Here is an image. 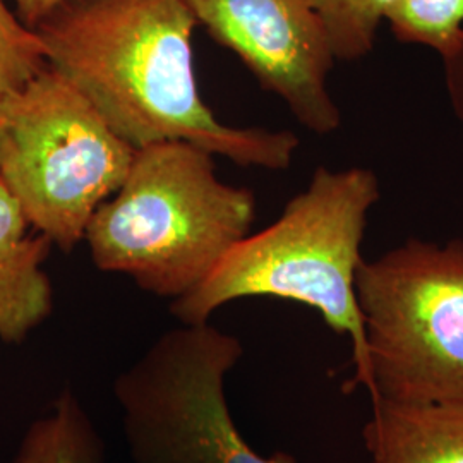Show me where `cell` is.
Listing matches in <instances>:
<instances>
[{"instance_id": "1", "label": "cell", "mask_w": 463, "mask_h": 463, "mask_svg": "<svg viewBox=\"0 0 463 463\" xmlns=\"http://www.w3.org/2000/svg\"><path fill=\"white\" fill-rule=\"evenodd\" d=\"M185 0H66L33 28L47 66L133 148L184 141L242 166L287 170L288 131L222 124L201 99Z\"/></svg>"}, {"instance_id": "2", "label": "cell", "mask_w": 463, "mask_h": 463, "mask_svg": "<svg viewBox=\"0 0 463 463\" xmlns=\"http://www.w3.org/2000/svg\"><path fill=\"white\" fill-rule=\"evenodd\" d=\"M380 201V181L369 168H316L309 185L290 199L277 222L249 233L193 292L175 298L183 325L208 323L237 298H275L306 304L338 335H347L355 374L376 398L355 279L367 216Z\"/></svg>"}, {"instance_id": "3", "label": "cell", "mask_w": 463, "mask_h": 463, "mask_svg": "<svg viewBox=\"0 0 463 463\" xmlns=\"http://www.w3.org/2000/svg\"><path fill=\"white\" fill-rule=\"evenodd\" d=\"M213 158L184 141L136 149L126 181L86 227L99 271L174 300L206 280L256 218L254 194L222 183Z\"/></svg>"}, {"instance_id": "4", "label": "cell", "mask_w": 463, "mask_h": 463, "mask_svg": "<svg viewBox=\"0 0 463 463\" xmlns=\"http://www.w3.org/2000/svg\"><path fill=\"white\" fill-rule=\"evenodd\" d=\"M136 148L49 66L0 103V181L36 233L71 252Z\"/></svg>"}, {"instance_id": "5", "label": "cell", "mask_w": 463, "mask_h": 463, "mask_svg": "<svg viewBox=\"0 0 463 463\" xmlns=\"http://www.w3.org/2000/svg\"><path fill=\"white\" fill-rule=\"evenodd\" d=\"M376 400L463 402V241L409 239L357 269Z\"/></svg>"}, {"instance_id": "6", "label": "cell", "mask_w": 463, "mask_h": 463, "mask_svg": "<svg viewBox=\"0 0 463 463\" xmlns=\"http://www.w3.org/2000/svg\"><path fill=\"white\" fill-rule=\"evenodd\" d=\"M242 342L213 325L166 331L114 381L133 463H298L261 457L237 430L225 395Z\"/></svg>"}, {"instance_id": "7", "label": "cell", "mask_w": 463, "mask_h": 463, "mask_svg": "<svg viewBox=\"0 0 463 463\" xmlns=\"http://www.w3.org/2000/svg\"><path fill=\"white\" fill-rule=\"evenodd\" d=\"M196 23L232 50L266 91L311 133L338 131L342 114L328 76L336 61L307 0H185Z\"/></svg>"}, {"instance_id": "8", "label": "cell", "mask_w": 463, "mask_h": 463, "mask_svg": "<svg viewBox=\"0 0 463 463\" xmlns=\"http://www.w3.org/2000/svg\"><path fill=\"white\" fill-rule=\"evenodd\" d=\"M16 199L0 181V342L21 344L53 309L43 263L52 242L32 233Z\"/></svg>"}, {"instance_id": "9", "label": "cell", "mask_w": 463, "mask_h": 463, "mask_svg": "<svg viewBox=\"0 0 463 463\" xmlns=\"http://www.w3.org/2000/svg\"><path fill=\"white\" fill-rule=\"evenodd\" d=\"M371 463H463V402L376 400L364 426Z\"/></svg>"}, {"instance_id": "10", "label": "cell", "mask_w": 463, "mask_h": 463, "mask_svg": "<svg viewBox=\"0 0 463 463\" xmlns=\"http://www.w3.org/2000/svg\"><path fill=\"white\" fill-rule=\"evenodd\" d=\"M13 463H107V451L80 398L66 390L28 428Z\"/></svg>"}, {"instance_id": "11", "label": "cell", "mask_w": 463, "mask_h": 463, "mask_svg": "<svg viewBox=\"0 0 463 463\" xmlns=\"http://www.w3.org/2000/svg\"><path fill=\"white\" fill-rule=\"evenodd\" d=\"M397 0H307L338 61L357 62L374 47L381 21Z\"/></svg>"}, {"instance_id": "12", "label": "cell", "mask_w": 463, "mask_h": 463, "mask_svg": "<svg viewBox=\"0 0 463 463\" xmlns=\"http://www.w3.org/2000/svg\"><path fill=\"white\" fill-rule=\"evenodd\" d=\"M386 21L398 42L445 55L463 32V0H397Z\"/></svg>"}, {"instance_id": "13", "label": "cell", "mask_w": 463, "mask_h": 463, "mask_svg": "<svg viewBox=\"0 0 463 463\" xmlns=\"http://www.w3.org/2000/svg\"><path fill=\"white\" fill-rule=\"evenodd\" d=\"M47 67L45 50L4 0H0V103Z\"/></svg>"}, {"instance_id": "14", "label": "cell", "mask_w": 463, "mask_h": 463, "mask_svg": "<svg viewBox=\"0 0 463 463\" xmlns=\"http://www.w3.org/2000/svg\"><path fill=\"white\" fill-rule=\"evenodd\" d=\"M441 59L449 105L455 116L463 122V32L453 47L445 55H441Z\"/></svg>"}, {"instance_id": "15", "label": "cell", "mask_w": 463, "mask_h": 463, "mask_svg": "<svg viewBox=\"0 0 463 463\" xmlns=\"http://www.w3.org/2000/svg\"><path fill=\"white\" fill-rule=\"evenodd\" d=\"M16 2V14L28 28L33 30L34 26L49 16L50 13L59 7L66 0H14Z\"/></svg>"}]
</instances>
